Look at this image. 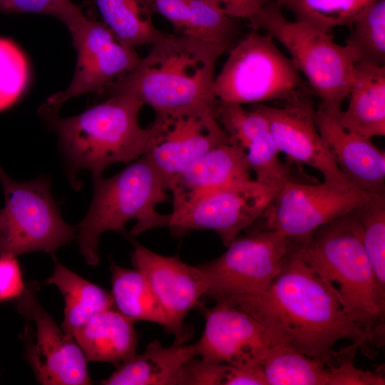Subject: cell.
<instances>
[{
	"label": "cell",
	"instance_id": "22",
	"mask_svg": "<svg viewBox=\"0 0 385 385\" xmlns=\"http://www.w3.org/2000/svg\"><path fill=\"white\" fill-rule=\"evenodd\" d=\"M134 322L111 308L94 315L73 337L87 360L118 366L136 353Z\"/></svg>",
	"mask_w": 385,
	"mask_h": 385
},
{
	"label": "cell",
	"instance_id": "6",
	"mask_svg": "<svg viewBox=\"0 0 385 385\" xmlns=\"http://www.w3.org/2000/svg\"><path fill=\"white\" fill-rule=\"evenodd\" d=\"M281 8L274 0L267 2L249 21L251 29L262 30L281 43L319 98L318 108L340 116L354 79V53L346 45L337 44L329 33L302 21H289Z\"/></svg>",
	"mask_w": 385,
	"mask_h": 385
},
{
	"label": "cell",
	"instance_id": "14",
	"mask_svg": "<svg viewBox=\"0 0 385 385\" xmlns=\"http://www.w3.org/2000/svg\"><path fill=\"white\" fill-rule=\"evenodd\" d=\"M275 195L273 189L252 179L232 185L172 211L168 227L177 237L211 230L227 247L241 231L262 216Z\"/></svg>",
	"mask_w": 385,
	"mask_h": 385
},
{
	"label": "cell",
	"instance_id": "24",
	"mask_svg": "<svg viewBox=\"0 0 385 385\" xmlns=\"http://www.w3.org/2000/svg\"><path fill=\"white\" fill-rule=\"evenodd\" d=\"M103 23L122 44L135 48L152 45L163 33L153 21L146 0H94Z\"/></svg>",
	"mask_w": 385,
	"mask_h": 385
},
{
	"label": "cell",
	"instance_id": "39",
	"mask_svg": "<svg viewBox=\"0 0 385 385\" xmlns=\"http://www.w3.org/2000/svg\"><path fill=\"white\" fill-rule=\"evenodd\" d=\"M227 16L240 20L252 19L271 0H204Z\"/></svg>",
	"mask_w": 385,
	"mask_h": 385
},
{
	"label": "cell",
	"instance_id": "40",
	"mask_svg": "<svg viewBox=\"0 0 385 385\" xmlns=\"http://www.w3.org/2000/svg\"><path fill=\"white\" fill-rule=\"evenodd\" d=\"M7 0H0V11L5 13Z\"/></svg>",
	"mask_w": 385,
	"mask_h": 385
},
{
	"label": "cell",
	"instance_id": "34",
	"mask_svg": "<svg viewBox=\"0 0 385 385\" xmlns=\"http://www.w3.org/2000/svg\"><path fill=\"white\" fill-rule=\"evenodd\" d=\"M29 78V63L21 49L11 39L0 37V111L19 99Z\"/></svg>",
	"mask_w": 385,
	"mask_h": 385
},
{
	"label": "cell",
	"instance_id": "5",
	"mask_svg": "<svg viewBox=\"0 0 385 385\" xmlns=\"http://www.w3.org/2000/svg\"><path fill=\"white\" fill-rule=\"evenodd\" d=\"M93 178L91 205L76 227L80 252L87 264L98 263V241L104 232H122L131 220H136L132 236L168 227L170 214L157 211V206L168 200V184L144 155L111 178Z\"/></svg>",
	"mask_w": 385,
	"mask_h": 385
},
{
	"label": "cell",
	"instance_id": "19",
	"mask_svg": "<svg viewBox=\"0 0 385 385\" xmlns=\"http://www.w3.org/2000/svg\"><path fill=\"white\" fill-rule=\"evenodd\" d=\"M339 118L316 110L317 128L337 165L354 187L367 193L384 192V151L371 138L346 130Z\"/></svg>",
	"mask_w": 385,
	"mask_h": 385
},
{
	"label": "cell",
	"instance_id": "38",
	"mask_svg": "<svg viewBox=\"0 0 385 385\" xmlns=\"http://www.w3.org/2000/svg\"><path fill=\"white\" fill-rule=\"evenodd\" d=\"M153 12L166 19L178 34H184L190 17L189 0H146Z\"/></svg>",
	"mask_w": 385,
	"mask_h": 385
},
{
	"label": "cell",
	"instance_id": "20",
	"mask_svg": "<svg viewBox=\"0 0 385 385\" xmlns=\"http://www.w3.org/2000/svg\"><path fill=\"white\" fill-rule=\"evenodd\" d=\"M188 339H175L169 346L158 340L150 342L141 354H134L117 366L115 371L101 381L104 385H177L185 364L195 357L194 344Z\"/></svg>",
	"mask_w": 385,
	"mask_h": 385
},
{
	"label": "cell",
	"instance_id": "23",
	"mask_svg": "<svg viewBox=\"0 0 385 385\" xmlns=\"http://www.w3.org/2000/svg\"><path fill=\"white\" fill-rule=\"evenodd\" d=\"M61 292L64 301L62 329L73 336L96 314L114 308L111 294L71 271L55 259L53 274L46 280Z\"/></svg>",
	"mask_w": 385,
	"mask_h": 385
},
{
	"label": "cell",
	"instance_id": "15",
	"mask_svg": "<svg viewBox=\"0 0 385 385\" xmlns=\"http://www.w3.org/2000/svg\"><path fill=\"white\" fill-rule=\"evenodd\" d=\"M254 106L267 117L270 133L280 153L290 161L319 171L327 183L342 188H355L337 165L317 128L316 110L308 91L285 102L284 106L264 103Z\"/></svg>",
	"mask_w": 385,
	"mask_h": 385
},
{
	"label": "cell",
	"instance_id": "3",
	"mask_svg": "<svg viewBox=\"0 0 385 385\" xmlns=\"http://www.w3.org/2000/svg\"><path fill=\"white\" fill-rule=\"evenodd\" d=\"M133 69L106 88L130 94L163 115L215 104L211 87L223 48L185 34H163Z\"/></svg>",
	"mask_w": 385,
	"mask_h": 385
},
{
	"label": "cell",
	"instance_id": "13",
	"mask_svg": "<svg viewBox=\"0 0 385 385\" xmlns=\"http://www.w3.org/2000/svg\"><path fill=\"white\" fill-rule=\"evenodd\" d=\"M215 104H202L155 115L152 136L144 154L168 184L185 168L210 149L232 142L219 123Z\"/></svg>",
	"mask_w": 385,
	"mask_h": 385
},
{
	"label": "cell",
	"instance_id": "26",
	"mask_svg": "<svg viewBox=\"0 0 385 385\" xmlns=\"http://www.w3.org/2000/svg\"><path fill=\"white\" fill-rule=\"evenodd\" d=\"M262 366L268 385H331L332 382L327 361L282 344L270 349Z\"/></svg>",
	"mask_w": 385,
	"mask_h": 385
},
{
	"label": "cell",
	"instance_id": "21",
	"mask_svg": "<svg viewBox=\"0 0 385 385\" xmlns=\"http://www.w3.org/2000/svg\"><path fill=\"white\" fill-rule=\"evenodd\" d=\"M349 103L339 118L347 131L372 138L385 135V66L357 63Z\"/></svg>",
	"mask_w": 385,
	"mask_h": 385
},
{
	"label": "cell",
	"instance_id": "8",
	"mask_svg": "<svg viewBox=\"0 0 385 385\" xmlns=\"http://www.w3.org/2000/svg\"><path fill=\"white\" fill-rule=\"evenodd\" d=\"M4 206L0 210V255L43 251L55 257L70 242L76 227L66 223L53 199L48 180L19 182L0 167Z\"/></svg>",
	"mask_w": 385,
	"mask_h": 385
},
{
	"label": "cell",
	"instance_id": "32",
	"mask_svg": "<svg viewBox=\"0 0 385 385\" xmlns=\"http://www.w3.org/2000/svg\"><path fill=\"white\" fill-rule=\"evenodd\" d=\"M245 151L250 169L256 175L255 180L276 193L285 183L294 180L288 166L280 160V152L270 131L252 140Z\"/></svg>",
	"mask_w": 385,
	"mask_h": 385
},
{
	"label": "cell",
	"instance_id": "29",
	"mask_svg": "<svg viewBox=\"0 0 385 385\" xmlns=\"http://www.w3.org/2000/svg\"><path fill=\"white\" fill-rule=\"evenodd\" d=\"M267 385L262 368L245 369L202 359H190L177 385Z\"/></svg>",
	"mask_w": 385,
	"mask_h": 385
},
{
	"label": "cell",
	"instance_id": "16",
	"mask_svg": "<svg viewBox=\"0 0 385 385\" xmlns=\"http://www.w3.org/2000/svg\"><path fill=\"white\" fill-rule=\"evenodd\" d=\"M279 344L252 316L230 304L217 301L205 312V325L195 354L204 360L245 369L262 367L267 351Z\"/></svg>",
	"mask_w": 385,
	"mask_h": 385
},
{
	"label": "cell",
	"instance_id": "41",
	"mask_svg": "<svg viewBox=\"0 0 385 385\" xmlns=\"http://www.w3.org/2000/svg\"><path fill=\"white\" fill-rule=\"evenodd\" d=\"M280 7L284 6L290 0H274Z\"/></svg>",
	"mask_w": 385,
	"mask_h": 385
},
{
	"label": "cell",
	"instance_id": "30",
	"mask_svg": "<svg viewBox=\"0 0 385 385\" xmlns=\"http://www.w3.org/2000/svg\"><path fill=\"white\" fill-rule=\"evenodd\" d=\"M189 4L190 17L184 34L229 51L238 34V20L204 0H189Z\"/></svg>",
	"mask_w": 385,
	"mask_h": 385
},
{
	"label": "cell",
	"instance_id": "37",
	"mask_svg": "<svg viewBox=\"0 0 385 385\" xmlns=\"http://www.w3.org/2000/svg\"><path fill=\"white\" fill-rule=\"evenodd\" d=\"M16 256L0 255V302L19 297L25 289Z\"/></svg>",
	"mask_w": 385,
	"mask_h": 385
},
{
	"label": "cell",
	"instance_id": "11",
	"mask_svg": "<svg viewBox=\"0 0 385 385\" xmlns=\"http://www.w3.org/2000/svg\"><path fill=\"white\" fill-rule=\"evenodd\" d=\"M370 195L325 181L311 184L292 180L276 193L262 216L266 229L300 241L319 227L361 207Z\"/></svg>",
	"mask_w": 385,
	"mask_h": 385
},
{
	"label": "cell",
	"instance_id": "35",
	"mask_svg": "<svg viewBox=\"0 0 385 385\" xmlns=\"http://www.w3.org/2000/svg\"><path fill=\"white\" fill-rule=\"evenodd\" d=\"M359 346L353 344L339 352L335 351L327 364L331 370V385H384V377L371 371L356 368L354 358Z\"/></svg>",
	"mask_w": 385,
	"mask_h": 385
},
{
	"label": "cell",
	"instance_id": "27",
	"mask_svg": "<svg viewBox=\"0 0 385 385\" xmlns=\"http://www.w3.org/2000/svg\"><path fill=\"white\" fill-rule=\"evenodd\" d=\"M345 45L357 63L385 66V0H375L350 26Z\"/></svg>",
	"mask_w": 385,
	"mask_h": 385
},
{
	"label": "cell",
	"instance_id": "18",
	"mask_svg": "<svg viewBox=\"0 0 385 385\" xmlns=\"http://www.w3.org/2000/svg\"><path fill=\"white\" fill-rule=\"evenodd\" d=\"M244 148L233 142L217 145L192 162L168 183L176 211L217 190L252 180Z\"/></svg>",
	"mask_w": 385,
	"mask_h": 385
},
{
	"label": "cell",
	"instance_id": "17",
	"mask_svg": "<svg viewBox=\"0 0 385 385\" xmlns=\"http://www.w3.org/2000/svg\"><path fill=\"white\" fill-rule=\"evenodd\" d=\"M130 240L134 247L133 265L145 275L165 313V329L175 339H188L183 331L184 320L200 298L206 296L202 272L198 266L185 263L178 255H162Z\"/></svg>",
	"mask_w": 385,
	"mask_h": 385
},
{
	"label": "cell",
	"instance_id": "9",
	"mask_svg": "<svg viewBox=\"0 0 385 385\" xmlns=\"http://www.w3.org/2000/svg\"><path fill=\"white\" fill-rule=\"evenodd\" d=\"M293 240L270 229L237 237L220 257L198 266L215 300L264 291L278 274Z\"/></svg>",
	"mask_w": 385,
	"mask_h": 385
},
{
	"label": "cell",
	"instance_id": "28",
	"mask_svg": "<svg viewBox=\"0 0 385 385\" xmlns=\"http://www.w3.org/2000/svg\"><path fill=\"white\" fill-rule=\"evenodd\" d=\"M375 0H290L284 7L296 19L326 33L350 26Z\"/></svg>",
	"mask_w": 385,
	"mask_h": 385
},
{
	"label": "cell",
	"instance_id": "12",
	"mask_svg": "<svg viewBox=\"0 0 385 385\" xmlns=\"http://www.w3.org/2000/svg\"><path fill=\"white\" fill-rule=\"evenodd\" d=\"M68 30L77 51L75 73L66 90L51 96L40 108L46 115L57 113L70 98L107 88L140 59L135 48L120 43L103 23L84 16Z\"/></svg>",
	"mask_w": 385,
	"mask_h": 385
},
{
	"label": "cell",
	"instance_id": "25",
	"mask_svg": "<svg viewBox=\"0 0 385 385\" xmlns=\"http://www.w3.org/2000/svg\"><path fill=\"white\" fill-rule=\"evenodd\" d=\"M111 296L114 307L135 321L167 324L165 313L141 271L121 267L111 262Z\"/></svg>",
	"mask_w": 385,
	"mask_h": 385
},
{
	"label": "cell",
	"instance_id": "1",
	"mask_svg": "<svg viewBox=\"0 0 385 385\" xmlns=\"http://www.w3.org/2000/svg\"><path fill=\"white\" fill-rule=\"evenodd\" d=\"M217 301L252 316L279 344L327 362L340 340H349L359 347L372 343L347 315L334 287L295 257H285L278 274L262 292Z\"/></svg>",
	"mask_w": 385,
	"mask_h": 385
},
{
	"label": "cell",
	"instance_id": "36",
	"mask_svg": "<svg viewBox=\"0 0 385 385\" xmlns=\"http://www.w3.org/2000/svg\"><path fill=\"white\" fill-rule=\"evenodd\" d=\"M36 13L53 16L70 29L83 16L71 0H7L5 13Z\"/></svg>",
	"mask_w": 385,
	"mask_h": 385
},
{
	"label": "cell",
	"instance_id": "4",
	"mask_svg": "<svg viewBox=\"0 0 385 385\" xmlns=\"http://www.w3.org/2000/svg\"><path fill=\"white\" fill-rule=\"evenodd\" d=\"M143 106L130 94L118 93L75 116H46L72 169L97 177L112 164L129 163L145 154L153 130L139 125Z\"/></svg>",
	"mask_w": 385,
	"mask_h": 385
},
{
	"label": "cell",
	"instance_id": "31",
	"mask_svg": "<svg viewBox=\"0 0 385 385\" xmlns=\"http://www.w3.org/2000/svg\"><path fill=\"white\" fill-rule=\"evenodd\" d=\"M363 245L380 285L385 289V193H371L359 208Z\"/></svg>",
	"mask_w": 385,
	"mask_h": 385
},
{
	"label": "cell",
	"instance_id": "7",
	"mask_svg": "<svg viewBox=\"0 0 385 385\" xmlns=\"http://www.w3.org/2000/svg\"><path fill=\"white\" fill-rule=\"evenodd\" d=\"M266 33L252 29L229 50L211 87L215 102H287L308 91L299 71Z\"/></svg>",
	"mask_w": 385,
	"mask_h": 385
},
{
	"label": "cell",
	"instance_id": "33",
	"mask_svg": "<svg viewBox=\"0 0 385 385\" xmlns=\"http://www.w3.org/2000/svg\"><path fill=\"white\" fill-rule=\"evenodd\" d=\"M215 112L230 140L245 149L255 138L270 131L267 117L255 106L247 110L243 105L216 102Z\"/></svg>",
	"mask_w": 385,
	"mask_h": 385
},
{
	"label": "cell",
	"instance_id": "10",
	"mask_svg": "<svg viewBox=\"0 0 385 385\" xmlns=\"http://www.w3.org/2000/svg\"><path fill=\"white\" fill-rule=\"evenodd\" d=\"M32 282L17 298L16 309L28 322L24 331L26 357L38 381L46 385H88L86 358L73 337L61 329L37 297Z\"/></svg>",
	"mask_w": 385,
	"mask_h": 385
},
{
	"label": "cell",
	"instance_id": "2",
	"mask_svg": "<svg viewBox=\"0 0 385 385\" xmlns=\"http://www.w3.org/2000/svg\"><path fill=\"white\" fill-rule=\"evenodd\" d=\"M359 208L319 227L302 240L293 241L288 255L303 260L323 279L336 284L347 315L378 345L384 332L385 289L379 283L363 245Z\"/></svg>",
	"mask_w": 385,
	"mask_h": 385
}]
</instances>
